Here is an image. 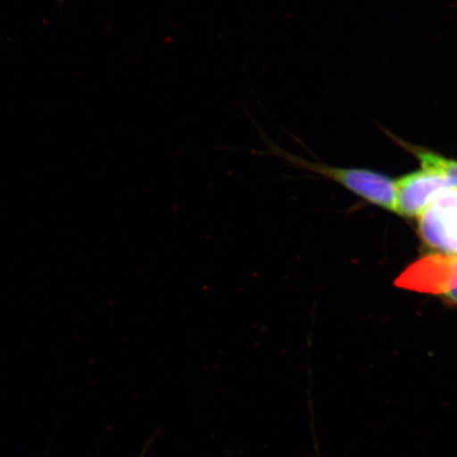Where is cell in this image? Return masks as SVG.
<instances>
[{"label":"cell","mask_w":457,"mask_h":457,"mask_svg":"<svg viewBox=\"0 0 457 457\" xmlns=\"http://www.w3.org/2000/svg\"><path fill=\"white\" fill-rule=\"evenodd\" d=\"M273 154L338 182L339 185L345 187L347 190L355 193L356 195L367 200L371 204L395 212V181L385 175L369 170L341 169L303 162V160L291 157L278 148Z\"/></svg>","instance_id":"obj_1"},{"label":"cell","mask_w":457,"mask_h":457,"mask_svg":"<svg viewBox=\"0 0 457 457\" xmlns=\"http://www.w3.org/2000/svg\"><path fill=\"white\" fill-rule=\"evenodd\" d=\"M419 234L428 247L457 254V188L443 191L419 216Z\"/></svg>","instance_id":"obj_2"},{"label":"cell","mask_w":457,"mask_h":457,"mask_svg":"<svg viewBox=\"0 0 457 457\" xmlns=\"http://www.w3.org/2000/svg\"><path fill=\"white\" fill-rule=\"evenodd\" d=\"M399 288L430 295H447L457 287V254L421 256L396 278Z\"/></svg>","instance_id":"obj_3"},{"label":"cell","mask_w":457,"mask_h":457,"mask_svg":"<svg viewBox=\"0 0 457 457\" xmlns=\"http://www.w3.org/2000/svg\"><path fill=\"white\" fill-rule=\"evenodd\" d=\"M395 187V212L404 217H419L439 194L453 187L445 177L424 170L400 177Z\"/></svg>","instance_id":"obj_4"},{"label":"cell","mask_w":457,"mask_h":457,"mask_svg":"<svg viewBox=\"0 0 457 457\" xmlns=\"http://www.w3.org/2000/svg\"><path fill=\"white\" fill-rule=\"evenodd\" d=\"M385 133L397 143L403 150L412 154L421 165V170L428 173L436 174L448 179L451 187L457 188V162L456 160L445 158L439 154L428 150L426 147L412 145V143L398 138L392 131L385 129Z\"/></svg>","instance_id":"obj_5"},{"label":"cell","mask_w":457,"mask_h":457,"mask_svg":"<svg viewBox=\"0 0 457 457\" xmlns=\"http://www.w3.org/2000/svg\"><path fill=\"white\" fill-rule=\"evenodd\" d=\"M65 0H59V3H64Z\"/></svg>","instance_id":"obj_6"}]
</instances>
